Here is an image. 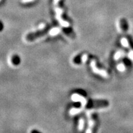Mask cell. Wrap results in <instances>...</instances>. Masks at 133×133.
<instances>
[{
	"label": "cell",
	"mask_w": 133,
	"mask_h": 133,
	"mask_svg": "<svg viewBox=\"0 0 133 133\" xmlns=\"http://www.w3.org/2000/svg\"><path fill=\"white\" fill-rule=\"evenodd\" d=\"M109 106V102L107 100H89L86 104L87 109H99Z\"/></svg>",
	"instance_id": "cell-1"
},
{
	"label": "cell",
	"mask_w": 133,
	"mask_h": 133,
	"mask_svg": "<svg viewBox=\"0 0 133 133\" xmlns=\"http://www.w3.org/2000/svg\"><path fill=\"white\" fill-rule=\"evenodd\" d=\"M48 30H49L48 28H45V29L41 30H38L35 31V32L29 33L25 37L26 40L28 41H33L35 40L37 38L45 35L46 33H48Z\"/></svg>",
	"instance_id": "cell-2"
},
{
	"label": "cell",
	"mask_w": 133,
	"mask_h": 133,
	"mask_svg": "<svg viewBox=\"0 0 133 133\" xmlns=\"http://www.w3.org/2000/svg\"><path fill=\"white\" fill-rule=\"evenodd\" d=\"M90 65L92 71L94 73H95V74L99 75L102 76L104 78H107L109 76V75H108L107 71L105 70H102L99 69V68H97V65H96V61L94 59H92L91 61Z\"/></svg>",
	"instance_id": "cell-3"
},
{
	"label": "cell",
	"mask_w": 133,
	"mask_h": 133,
	"mask_svg": "<svg viewBox=\"0 0 133 133\" xmlns=\"http://www.w3.org/2000/svg\"><path fill=\"white\" fill-rule=\"evenodd\" d=\"M87 116L88 118V125L87 129L86 131V133H92L93 128L95 125V121H94L90 113H88Z\"/></svg>",
	"instance_id": "cell-4"
},
{
	"label": "cell",
	"mask_w": 133,
	"mask_h": 133,
	"mask_svg": "<svg viewBox=\"0 0 133 133\" xmlns=\"http://www.w3.org/2000/svg\"><path fill=\"white\" fill-rule=\"evenodd\" d=\"M88 56L87 54H84L82 55H78L74 58L73 62L75 64H80L81 63L85 62L87 61Z\"/></svg>",
	"instance_id": "cell-5"
},
{
	"label": "cell",
	"mask_w": 133,
	"mask_h": 133,
	"mask_svg": "<svg viewBox=\"0 0 133 133\" xmlns=\"http://www.w3.org/2000/svg\"><path fill=\"white\" fill-rule=\"evenodd\" d=\"M71 99H72L73 101H76V102H79L82 104L83 106H86L87 101H86V100L83 96L77 94H74L71 96Z\"/></svg>",
	"instance_id": "cell-6"
},
{
	"label": "cell",
	"mask_w": 133,
	"mask_h": 133,
	"mask_svg": "<svg viewBox=\"0 0 133 133\" xmlns=\"http://www.w3.org/2000/svg\"><path fill=\"white\" fill-rule=\"evenodd\" d=\"M120 26L123 31H127L129 29V25L125 19H121L120 21Z\"/></svg>",
	"instance_id": "cell-7"
},
{
	"label": "cell",
	"mask_w": 133,
	"mask_h": 133,
	"mask_svg": "<svg viewBox=\"0 0 133 133\" xmlns=\"http://www.w3.org/2000/svg\"><path fill=\"white\" fill-rule=\"evenodd\" d=\"M11 62L15 66H17L21 64V58L18 55L14 54L11 57Z\"/></svg>",
	"instance_id": "cell-8"
},
{
	"label": "cell",
	"mask_w": 133,
	"mask_h": 133,
	"mask_svg": "<svg viewBox=\"0 0 133 133\" xmlns=\"http://www.w3.org/2000/svg\"><path fill=\"white\" fill-rule=\"evenodd\" d=\"M84 119L83 118H80L78 121V130L79 131H82L84 129Z\"/></svg>",
	"instance_id": "cell-9"
},
{
	"label": "cell",
	"mask_w": 133,
	"mask_h": 133,
	"mask_svg": "<svg viewBox=\"0 0 133 133\" xmlns=\"http://www.w3.org/2000/svg\"><path fill=\"white\" fill-rule=\"evenodd\" d=\"M60 31H61V29H59V28H55V29H53L50 30L49 34L52 36L57 35L58 33H59Z\"/></svg>",
	"instance_id": "cell-10"
},
{
	"label": "cell",
	"mask_w": 133,
	"mask_h": 133,
	"mask_svg": "<svg viewBox=\"0 0 133 133\" xmlns=\"http://www.w3.org/2000/svg\"><path fill=\"white\" fill-rule=\"evenodd\" d=\"M81 110V109H76V108H74V109H71L70 111V114L71 115H76L78 114L79 112H80Z\"/></svg>",
	"instance_id": "cell-11"
},
{
	"label": "cell",
	"mask_w": 133,
	"mask_h": 133,
	"mask_svg": "<svg viewBox=\"0 0 133 133\" xmlns=\"http://www.w3.org/2000/svg\"><path fill=\"white\" fill-rule=\"evenodd\" d=\"M121 44H122V45L124 46V47L127 48L129 46L128 40V39H126V38H122V39H121Z\"/></svg>",
	"instance_id": "cell-12"
},
{
	"label": "cell",
	"mask_w": 133,
	"mask_h": 133,
	"mask_svg": "<svg viewBox=\"0 0 133 133\" xmlns=\"http://www.w3.org/2000/svg\"><path fill=\"white\" fill-rule=\"evenodd\" d=\"M123 54H124V53L123 52H121V51H118V52H116V54L115 55V59L116 60H118L119 58H120Z\"/></svg>",
	"instance_id": "cell-13"
},
{
	"label": "cell",
	"mask_w": 133,
	"mask_h": 133,
	"mask_svg": "<svg viewBox=\"0 0 133 133\" xmlns=\"http://www.w3.org/2000/svg\"><path fill=\"white\" fill-rule=\"evenodd\" d=\"M124 64H125L127 66L131 65V61L129 59H124Z\"/></svg>",
	"instance_id": "cell-14"
},
{
	"label": "cell",
	"mask_w": 133,
	"mask_h": 133,
	"mask_svg": "<svg viewBox=\"0 0 133 133\" xmlns=\"http://www.w3.org/2000/svg\"><path fill=\"white\" fill-rule=\"evenodd\" d=\"M117 68L119 71H124V64H119L118 65Z\"/></svg>",
	"instance_id": "cell-15"
},
{
	"label": "cell",
	"mask_w": 133,
	"mask_h": 133,
	"mask_svg": "<svg viewBox=\"0 0 133 133\" xmlns=\"http://www.w3.org/2000/svg\"><path fill=\"white\" fill-rule=\"evenodd\" d=\"M128 42H129V46H130L132 48V49H133V40H132V39L131 37H128Z\"/></svg>",
	"instance_id": "cell-16"
},
{
	"label": "cell",
	"mask_w": 133,
	"mask_h": 133,
	"mask_svg": "<svg viewBox=\"0 0 133 133\" xmlns=\"http://www.w3.org/2000/svg\"><path fill=\"white\" fill-rule=\"evenodd\" d=\"M3 29H4V25H3L2 22L0 21V32L2 31Z\"/></svg>",
	"instance_id": "cell-17"
},
{
	"label": "cell",
	"mask_w": 133,
	"mask_h": 133,
	"mask_svg": "<svg viewBox=\"0 0 133 133\" xmlns=\"http://www.w3.org/2000/svg\"><path fill=\"white\" fill-rule=\"evenodd\" d=\"M129 57L131 58V59H133V51H131V52H129Z\"/></svg>",
	"instance_id": "cell-18"
},
{
	"label": "cell",
	"mask_w": 133,
	"mask_h": 133,
	"mask_svg": "<svg viewBox=\"0 0 133 133\" xmlns=\"http://www.w3.org/2000/svg\"><path fill=\"white\" fill-rule=\"evenodd\" d=\"M31 133H41V132H39V131L37 130H35V129H33V130L31 131Z\"/></svg>",
	"instance_id": "cell-19"
}]
</instances>
